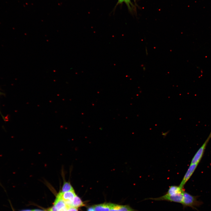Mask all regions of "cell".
Here are the masks:
<instances>
[{
  "label": "cell",
  "instance_id": "6da1fadb",
  "mask_svg": "<svg viewBox=\"0 0 211 211\" xmlns=\"http://www.w3.org/2000/svg\"><path fill=\"white\" fill-rule=\"evenodd\" d=\"M181 204L184 207H188L196 209V207L200 206L202 204V202L198 200L196 196L184 191Z\"/></svg>",
  "mask_w": 211,
  "mask_h": 211
},
{
  "label": "cell",
  "instance_id": "7a4b0ae2",
  "mask_svg": "<svg viewBox=\"0 0 211 211\" xmlns=\"http://www.w3.org/2000/svg\"><path fill=\"white\" fill-rule=\"evenodd\" d=\"M183 193L175 195H170L166 194L159 197L149 198L145 200H151L155 201H166L181 204L183 199Z\"/></svg>",
  "mask_w": 211,
  "mask_h": 211
},
{
  "label": "cell",
  "instance_id": "3957f363",
  "mask_svg": "<svg viewBox=\"0 0 211 211\" xmlns=\"http://www.w3.org/2000/svg\"><path fill=\"white\" fill-rule=\"evenodd\" d=\"M211 138V132L207 139L196 153L191 161L190 164H198L201 160L208 142Z\"/></svg>",
  "mask_w": 211,
  "mask_h": 211
},
{
  "label": "cell",
  "instance_id": "277c9868",
  "mask_svg": "<svg viewBox=\"0 0 211 211\" xmlns=\"http://www.w3.org/2000/svg\"><path fill=\"white\" fill-rule=\"evenodd\" d=\"M198 164H190L179 185V186L181 188H183L184 185L190 178L194 172Z\"/></svg>",
  "mask_w": 211,
  "mask_h": 211
},
{
  "label": "cell",
  "instance_id": "5b68a950",
  "mask_svg": "<svg viewBox=\"0 0 211 211\" xmlns=\"http://www.w3.org/2000/svg\"><path fill=\"white\" fill-rule=\"evenodd\" d=\"M60 192L62 200L67 205L71 207L72 203L76 195L74 190L64 193Z\"/></svg>",
  "mask_w": 211,
  "mask_h": 211
},
{
  "label": "cell",
  "instance_id": "8992f818",
  "mask_svg": "<svg viewBox=\"0 0 211 211\" xmlns=\"http://www.w3.org/2000/svg\"><path fill=\"white\" fill-rule=\"evenodd\" d=\"M109 211H138L128 205L113 204Z\"/></svg>",
  "mask_w": 211,
  "mask_h": 211
},
{
  "label": "cell",
  "instance_id": "52a82bcc",
  "mask_svg": "<svg viewBox=\"0 0 211 211\" xmlns=\"http://www.w3.org/2000/svg\"><path fill=\"white\" fill-rule=\"evenodd\" d=\"M185 191L183 188L179 186H170L166 194L170 195H175L183 193Z\"/></svg>",
  "mask_w": 211,
  "mask_h": 211
},
{
  "label": "cell",
  "instance_id": "ba28073f",
  "mask_svg": "<svg viewBox=\"0 0 211 211\" xmlns=\"http://www.w3.org/2000/svg\"><path fill=\"white\" fill-rule=\"evenodd\" d=\"M113 203H104L93 206L95 211H109Z\"/></svg>",
  "mask_w": 211,
  "mask_h": 211
},
{
  "label": "cell",
  "instance_id": "9c48e42d",
  "mask_svg": "<svg viewBox=\"0 0 211 211\" xmlns=\"http://www.w3.org/2000/svg\"><path fill=\"white\" fill-rule=\"evenodd\" d=\"M84 205L81 199L76 195L72 204L71 207L77 208Z\"/></svg>",
  "mask_w": 211,
  "mask_h": 211
},
{
  "label": "cell",
  "instance_id": "30bf717a",
  "mask_svg": "<svg viewBox=\"0 0 211 211\" xmlns=\"http://www.w3.org/2000/svg\"><path fill=\"white\" fill-rule=\"evenodd\" d=\"M64 182L61 190L60 192L64 193L74 190V189L70 182L64 180Z\"/></svg>",
  "mask_w": 211,
  "mask_h": 211
},
{
  "label": "cell",
  "instance_id": "8fae6325",
  "mask_svg": "<svg viewBox=\"0 0 211 211\" xmlns=\"http://www.w3.org/2000/svg\"><path fill=\"white\" fill-rule=\"evenodd\" d=\"M124 2L127 4L130 10L132 11L133 7V5L131 2L130 0H118V3H121Z\"/></svg>",
  "mask_w": 211,
  "mask_h": 211
},
{
  "label": "cell",
  "instance_id": "7c38bea8",
  "mask_svg": "<svg viewBox=\"0 0 211 211\" xmlns=\"http://www.w3.org/2000/svg\"><path fill=\"white\" fill-rule=\"evenodd\" d=\"M70 207H71L70 206L67 205L65 207L61 209L58 211H67Z\"/></svg>",
  "mask_w": 211,
  "mask_h": 211
},
{
  "label": "cell",
  "instance_id": "4fadbf2b",
  "mask_svg": "<svg viewBox=\"0 0 211 211\" xmlns=\"http://www.w3.org/2000/svg\"><path fill=\"white\" fill-rule=\"evenodd\" d=\"M48 211H57V209L55 205L49 209Z\"/></svg>",
  "mask_w": 211,
  "mask_h": 211
},
{
  "label": "cell",
  "instance_id": "5bb4252c",
  "mask_svg": "<svg viewBox=\"0 0 211 211\" xmlns=\"http://www.w3.org/2000/svg\"><path fill=\"white\" fill-rule=\"evenodd\" d=\"M67 211H78L77 208L71 207Z\"/></svg>",
  "mask_w": 211,
  "mask_h": 211
},
{
  "label": "cell",
  "instance_id": "9a60e30c",
  "mask_svg": "<svg viewBox=\"0 0 211 211\" xmlns=\"http://www.w3.org/2000/svg\"><path fill=\"white\" fill-rule=\"evenodd\" d=\"M87 211H95L93 206L89 207L87 209Z\"/></svg>",
  "mask_w": 211,
  "mask_h": 211
},
{
  "label": "cell",
  "instance_id": "2e32d148",
  "mask_svg": "<svg viewBox=\"0 0 211 211\" xmlns=\"http://www.w3.org/2000/svg\"><path fill=\"white\" fill-rule=\"evenodd\" d=\"M33 211H45L40 210L36 209V210H33Z\"/></svg>",
  "mask_w": 211,
  "mask_h": 211
},
{
  "label": "cell",
  "instance_id": "e0dca14e",
  "mask_svg": "<svg viewBox=\"0 0 211 211\" xmlns=\"http://www.w3.org/2000/svg\"><path fill=\"white\" fill-rule=\"evenodd\" d=\"M21 211H33V210H23Z\"/></svg>",
  "mask_w": 211,
  "mask_h": 211
}]
</instances>
